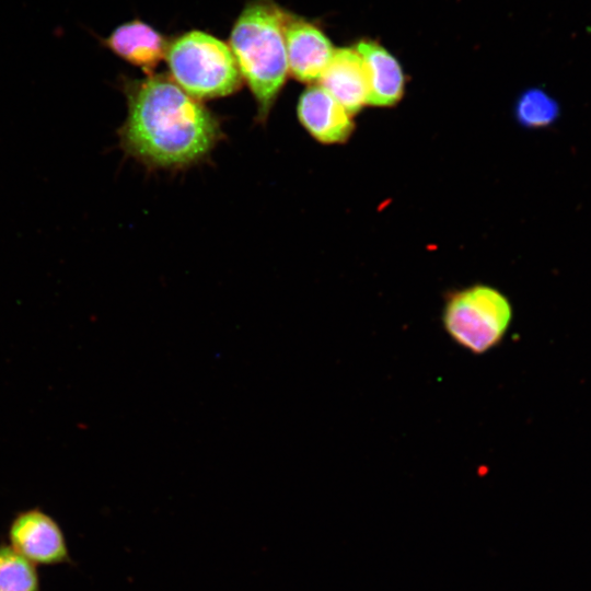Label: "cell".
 Listing matches in <instances>:
<instances>
[{
  "mask_svg": "<svg viewBox=\"0 0 591 591\" xmlns=\"http://www.w3.org/2000/svg\"><path fill=\"white\" fill-rule=\"evenodd\" d=\"M126 120L123 150L152 169H179L205 158L221 137L217 117L174 80L150 74L123 82Z\"/></svg>",
  "mask_w": 591,
  "mask_h": 591,
  "instance_id": "cell-1",
  "label": "cell"
},
{
  "mask_svg": "<svg viewBox=\"0 0 591 591\" xmlns=\"http://www.w3.org/2000/svg\"><path fill=\"white\" fill-rule=\"evenodd\" d=\"M286 18L287 13L273 0H254L241 12L230 35V48L255 97L262 121L267 118L289 72Z\"/></svg>",
  "mask_w": 591,
  "mask_h": 591,
  "instance_id": "cell-2",
  "label": "cell"
},
{
  "mask_svg": "<svg viewBox=\"0 0 591 591\" xmlns=\"http://www.w3.org/2000/svg\"><path fill=\"white\" fill-rule=\"evenodd\" d=\"M165 58L174 82L196 100L227 96L241 88L230 46L208 33L181 35L167 45Z\"/></svg>",
  "mask_w": 591,
  "mask_h": 591,
  "instance_id": "cell-3",
  "label": "cell"
},
{
  "mask_svg": "<svg viewBox=\"0 0 591 591\" xmlns=\"http://www.w3.org/2000/svg\"><path fill=\"white\" fill-rule=\"evenodd\" d=\"M512 306L498 289L473 285L450 294L442 311L449 337L474 355H483L503 339Z\"/></svg>",
  "mask_w": 591,
  "mask_h": 591,
  "instance_id": "cell-4",
  "label": "cell"
},
{
  "mask_svg": "<svg viewBox=\"0 0 591 591\" xmlns=\"http://www.w3.org/2000/svg\"><path fill=\"white\" fill-rule=\"evenodd\" d=\"M11 546L37 565H57L70 560L65 535L58 523L34 508L20 512L9 529Z\"/></svg>",
  "mask_w": 591,
  "mask_h": 591,
  "instance_id": "cell-5",
  "label": "cell"
},
{
  "mask_svg": "<svg viewBox=\"0 0 591 591\" xmlns=\"http://www.w3.org/2000/svg\"><path fill=\"white\" fill-rule=\"evenodd\" d=\"M285 40L290 74L305 83L318 81L335 51L326 35L312 23L287 13Z\"/></svg>",
  "mask_w": 591,
  "mask_h": 591,
  "instance_id": "cell-6",
  "label": "cell"
},
{
  "mask_svg": "<svg viewBox=\"0 0 591 591\" xmlns=\"http://www.w3.org/2000/svg\"><path fill=\"white\" fill-rule=\"evenodd\" d=\"M298 116L309 134L322 143L344 142L354 129L351 114L320 85L301 94Z\"/></svg>",
  "mask_w": 591,
  "mask_h": 591,
  "instance_id": "cell-7",
  "label": "cell"
},
{
  "mask_svg": "<svg viewBox=\"0 0 591 591\" xmlns=\"http://www.w3.org/2000/svg\"><path fill=\"white\" fill-rule=\"evenodd\" d=\"M318 82L320 86L351 115L368 104L367 71L363 60L356 49L340 48L335 50Z\"/></svg>",
  "mask_w": 591,
  "mask_h": 591,
  "instance_id": "cell-8",
  "label": "cell"
},
{
  "mask_svg": "<svg viewBox=\"0 0 591 591\" xmlns=\"http://www.w3.org/2000/svg\"><path fill=\"white\" fill-rule=\"evenodd\" d=\"M102 45L126 62L142 69L149 76L165 57L167 45L163 36L140 20L115 27Z\"/></svg>",
  "mask_w": 591,
  "mask_h": 591,
  "instance_id": "cell-9",
  "label": "cell"
},
{
  "mask_svg": "<svg viewBox=\"0 0 591 591\" xmlns=\"http://www.w3.org/2000/svg\"><path fill=\"white\" fill-rule=\"evenodd\" d=\"M368 77V104L392 106L404 92V74L399 62L378 43L362 40L357 44Z\"/></svg>",
  "mask_w": 591,
  "mask_h": 591,
  "instance_id": "cell-10",
  "label": "cell"
},
{
  "mask_svg": "<svg viewBox=\"0 0 591 591\" xmlns=\"http://www.w3.org/2000/svg\"><path fill=\"white\" fill-rule=\"evenodd\" d=\"M0 591H40L34 564L11 545H0Z\"/></svg>",
  "mask_w": 591,
  "mask_h": 591,
  "instance_id": "cell-11",
  "label": "cell"
},
{
  "mask_svg": "<svg viewBox=\"0 0 591 591\" xmlns=\"http://www.w3.org/2000/svg\"><path fill=\"white\" fill-rule=\"evenodd\" d=\"M515 113L523 126L542 128L551 126L558 118L559 105L543 90L532 89L520 96Z\"/></svg>",
  "mask_w": 591,
  "mask_h": 591,
  "instance_id": "cell-12",
  "label": "cell"
}]
</instances>
